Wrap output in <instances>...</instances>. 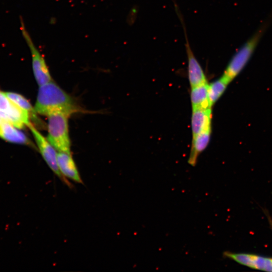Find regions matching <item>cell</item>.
<instances>
[{"instance_id":"10","label":"cell","mask_w":272,"mask_h":272,"mask_svg":"<svg viewBox=\"0 0 272 272\" xmlns=\"http://www.w3.org/2000/svg\"><path fill=\"white\" fill-rule=\"evenodd\" d=\"M9 121L1 117L0 120V137L7 142L32 146L26 134Z\"/></svg>"},{"instance_id":"15","label":"cell","mask_w":272,"mask_h":272,"mask_svg":"<svg viewBox=\"0 0 272 272\" xmlns=\"http://www.w3.org/2000/svg\"><path fill=\"white\" fill-rule=\"evenodd\" d=\"M8 97L20 108L29 112L34 114L35 112L34 107L29 101L23 96L15 92H5Z\"/></svg>"},{"instance_id":"9","label":"cell","mask_w":272,"mask_h":272,"mask_svg":"<svg viewBox=\"0 0 272 272\" xmlns=\"http://www.w3.org/2000/svg\"><path fill=\"white\" fill-rule=\"evenodd\" d=\"M211 108H192L191 130L192 137L211 129Z\"/></svg>"},{"instance_id":"13","label":"cell","mask_w":272,"mask_h":272,"mask_svg":"<svg viewBox=\"0 0 272 272\" xmlns=\"http://www.w3.org/2000/svg\"><path fill=\"white\" fill-rule=\"evenodd\" d=\"M208 87L207 82L191 87L190 99L192 108H211L208 99Z\"/></svg>"},{"instance_id":"8","label":"cell","mask_w":272,"mask_h":272,"mask_svg":"<svg viewBox=\"0 0 272 272\" xmlns=\"http://www.w3.org/2000/svg\"><path fill=\"white\" fill-rule=\"evenodd\" d=\"M185 36V47L188 60V77L191 87L207 82L206 76L199 62L195 57L188 42L185 26L183 25Z\"/></svg>"},{"instance_id":"6","label":"cell","mask_w":272,"mask_h":272,"mask_svg":"<svg viewBox=\"0 0 272 272\" xmlns=\"http://www.w3.org/2000/svg\"><path fill=\"white\" fill-rule=\"evenodd\" d=\"M28 127L33 134L39 152L46 164L57 177L69 185V182L61 174L58 168L56 150L32 123Z\"/></svg>"},{"instance_id":"1","label":"cell","mask_w":272,"mask_h":272,"mask_svg":"<svg viewBox=\"0 0 272 272\" xmlns=\"http://www.w3.org/2000/svg\"><path fill=\"white\" fill-rule=\"evenodd\" d=\"M34 109L36 113L47 116L56 112L71 116L83 112L75 100L53 81L39 86Z\"/></svg>"},{"instance_id":"14","label":"cell","mask_w":272,"mask_h":272,"mask_svg":"<svg viewBox=\"0 0 272 272\" xmlns=\"http://www.w3.org/2000/svg\"><path fill=\"white\" fill-rule=\"evenodd\" d=\"M228 83L222 77L220 79L209 85L208 99L211 107L223 94Z\"/></svg>"},{"instance_id":"5","label":"cell","mask_w":272,"mask_h":272,"mask_svg":"<svg viewBox=\"0 0 272 272\" xmlns=\"http://www.w3.org/2000/svg\"><path fill=\"white\" fill-rule=\"evenodd\" d=\"M30 113L20 108L6 95L5 92L0 91V116L9 121L15 127L22 129L31 123Z\"/></svg>"},{"instance_id":"3","label":"cell","mask_w":272,"mask_h":272,"mask_svg":"<svg viewBox=\"0 0 272 272\" xmlns=\"http://www.w3.org/2000/svg\"><path fill=\"white\" fill-rule=\"evenodd\" d=\"M267 26L264 24L232 57L222 77L230 83L242 70L250 59Z\"/></svg>"},{"instance_id":"2","label":"cell","mask_w":272,"mask_h":272,"mask_svg":"<svg viewBox=\"0 0 272 272\" xmlns=\"http://www.w3.org/2000/svg\"><path fill=\"white\" fill-rule=\"evenodd\" d=\"M47 117V140L56 151L71 154L68 122L70 116L56 112Z\"/></svg>"},{"instance_id":"7","label":"cell","mask_w":272,"mask_h":272,"mask_svg":"<svg viewBox=\"0 0 272 272\" xmlns=\"http://www.w3.org/2000/svg\"><path fill=\"white\" fill-rule=\"evenodd\" d=\"M223 256L252 268L272 271V258L247 253L225 251Z\"/></svg>"},{"instance_id":"16","label":"cell","mask_w":272,"mask_h":272,"mask_svg":"<svg viewBox=\"0 0 272 272\" xmlns=\"http://www.w3.org/2000/svg\"><path fill=\"white\" fill-rule=\"evenodd\" d=\"M264 213H265L267 218H268V222H269V225L270 226V227L272 229V220H271V218H270V217L269 216V214H268L267 212V211H264Z\"/></svg>"},{"instance_id":"11","label":"cell","mask_w":272,"mask_h":272,"mask_svg":"<svg viewBox=\"0 0 272 272\" xmlns=\"http://www.w3.org/2000/svg\"><path fill=\"white\" fill-rule=\"evenodd\" d=\"M57 160L59 171L63 176L79 183L83 182L71 154L58 152Z\"/></svg>"},{"instance_id":"4","label":"cell","mask_w":272,"mask_h":272,"mask_svg":"<svg viewBox=\"0 0 272 272\" xmlns=\"http://www.w3.org/2000/svg\"><path fill=\"white\" fill-rule=\"evenodd\" d=\"M20 20L22 35L31 54L32 66L35 79L39 86L44 85L52 81L48 67L44 58L34 43L22 18L20 17Z\"/></svg>"},{"instance_id":"12","label":"cell","mask_w":272,"mask_h":272,"mask_svg":"<svg viewBox=\"0 0 272 272\" xmlns=\"http://www.w3.org/2000/svg\"><path fill=\"white\" fill-rule=\"evenodd\" d=\"M211 129L200 132L192 137V145L188 163L194 167L196 165L198 157L208 146L211 138Z\"/></svg>"}]
</instances>
